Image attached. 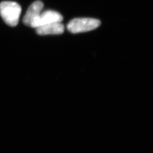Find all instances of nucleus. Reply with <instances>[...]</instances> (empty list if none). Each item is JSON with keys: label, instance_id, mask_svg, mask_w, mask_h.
<instances>
[{"label": "nucleus", "instance_id": "obj_1", "mask_svg": "<svg viewBox=\"0 0 153 153\" xmlns=\"http://www.w3.org/2000/svg\"><path fill=\"white\" fill-rule=\"evenodd\" d=\"M22 9L18 3L13 1H3L0 3V15L6 24L15 27L18 25Z\"/></svg>", "mask_w": 153, "mask_h": 153}, {"label": "nucleus", "instance_id": "obj_2", "mask_svg": "<svg viewBox=\"0 0 153 153\" xmlns=\"http://www.w3.org/2000/svg\"><path fill=\"white\" fill-rule=\"evenodd\" d=\"M100 21L90 18H78L72 19L67 25L68 30L73 33H85L96 29L100 25Z\"/></svg>", "mask_w": 153, "mask_h": 153}, {"label": "nucleus", "instance_id": "obj_3", "mask_svg": "<svg viewBox=\"0 0 153 153\" xmlns=\"http://www.w3.org/2000/svg\"><path fill=\"white\" fill-rule=\"evenodd\" d=\"M44 4L41 1L33 2L28 8L26 13L23 18V23L26 26L33 28L40 13L43 9Z\"/></svg>", "mask_w": 153, "mask_h": 153}, {"label": "nucleus", "instance_id": "obj_4", "mask_svg": "<svg viewBox=\"0 0 153 153\" xmlns=\"http://www.w3.org/2000/svg\"><path fill=\"white\" fill-rule=\"evenodd\" d=\"M63 20L62 15L57 11L45 10L42 12L38 19L34 25V28H36L44 25L55 22H61Z\"/></svg>", "mask_w": 153, "mask_h": 153}, {"label": "nucleus", "instance_id": "obj_5", "mask_svg": "<svg viewBox=\"0 0 153 153\" xmlns=\"http://www.w3.org/2000/svg\"><path fill=\"white\" fill-rule=\"evenodd\" d=\"M65 27L61 22H55L44 25L36 28V32L39 35H59L64 33Z\"/></svg>", "mask_w": 153, "mask_h": 153}]
</instances>
